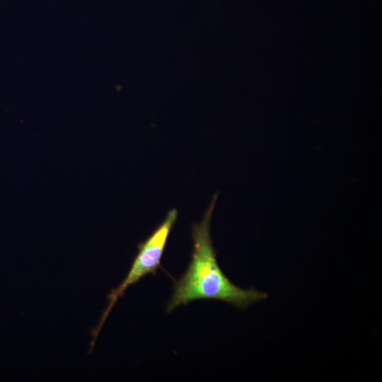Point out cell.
Here are the masks:
<instances>
[{
  "label": "cell",
  "mask_w": 382,
  "mask_h": 382,
  "mask_svg": "<svg viewBox=\"0 0 382 382\" xmlns=\"http://www.w3.org/2000/svg\"><path fill=\"white\" fill-rule=\"evenodd\" d=\"M216 196L203 219L192 226L193 250L185 272L175 280L168 313L181 305L199 299L224 301L244 309L267 298L265 292L242 289L233 284L221 270L210 235V220Z\"/></svg>",
  "instance_id": "6da1fadb"
},
{
  "label": "cell",
  "mask_w": 382,
  "mask_h": 382,
  "mask_svg": "<svg viewBox=\"0 0 382 382\" xmlns=\"http://www.w3.org/2000/svg\"><path fill=\"white\" fill-rule=\"evenodd\" d=\"M177 217V210L175 209L170 210L163 223L146 241L138 245V253L127 275L122 282L118 286L112 289L108 295V304L103 312L97 326L91 331V351L94 347L96 338L107 317L118 299L125 294L129 286L137 283L148 274H155L158 268L161 267V260L164 248Z\"/></svg>",
  "instance_id": "7a4b0ae2"
}]
</instances>
